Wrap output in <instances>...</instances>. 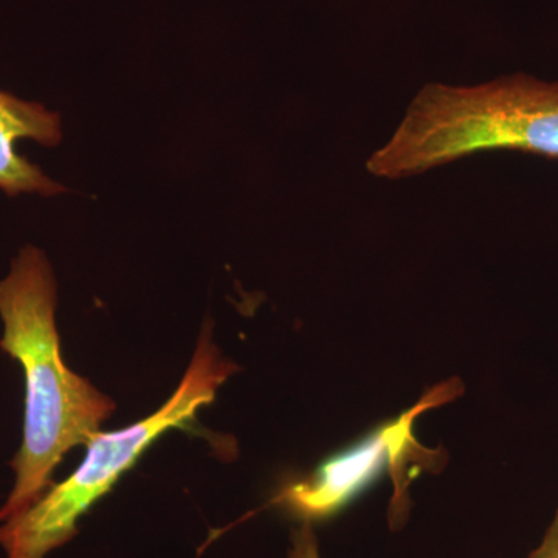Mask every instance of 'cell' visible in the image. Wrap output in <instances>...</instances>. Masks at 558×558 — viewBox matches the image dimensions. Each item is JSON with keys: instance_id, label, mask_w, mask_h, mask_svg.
<instances>
[{"instance_id": "cell-6", "label": "cell", "mask_w": 558, "mask_h": 558, "mask_svg": "<svg viewBox=\"0 0 558 558\" xmlns=\"http://www.w3.org/2000/svg\"><path fill=\"white\" fill-rule=\"evenodd\" d=\"M289 558H322L317 535H315L312 524L301 523V526L292 532V548L289 550Z\"/></svg>"}, {"instance_id": "cell-2", "label": "cell", "mask_w": 558, "mask_h": 558, "mask_svg": "<svg viewBox=\"0 0 558 558\" xmlns=\"http://www.w3.org/2000/svg\"><path fill=\"white\" fill-rule=\"evenodd\" d=\"M490 150L558 160V81L515 73L478 86L427 84L366 170L381 179L413 178Z\"/></svg>"}, {"instance_id": "cell-3", "label": "cell", "mask_w": 558, "mask_h": 558, "mask_svg": "<svg viewBox=\"0 0 558 558\" xmlns=\"http://www.w3.org/2000/svg\"><path fill=\"white\" fill-rule=\"evenodd\" d=\"M236 369L213 343L211 326L205 325L185 376L161 409L119 432H98L68 480L51 486L21 515L0 524V546L7 558H46L75 537L81 517L137 464L143 451L168 429L190 428L197 411L215 400L220 385Z\"/></svg>"}, {"instance_id": "cell-5", "label": "cell", "mask_w": 558, "mask_h": 558, "mask_svg": "<svg viewBox=\"0 0 558 558\" xmlns=\"http://www.w3.org/2000/svg\"><path fill=\"white\" fill-rule=\"evenodd\" d=\"M33 140L54 148L62 140L60 113L35 101H25L0 90V190L9 197L35 193L53 197L65 193L61 183L44 174L38 165L16 150V142Z\"/></svg>"}, {"instance_id": "cell-4", "label": "cell", "mask_w": 558, "mask_h": 558, "mask_svg": "<svg viewBox=\"0 0 558 558\" xmlns=\"http://www.w3.org/2000/svg\"><path fill=\"white\" fill-rule=\"evenodd\" d=\"M462 391L464 385L459 379L429 388L416 405L395 421L380 425L351 449L322 462L306 478L284 484L270 505L301 523L314 524L336 515L363 488L388 472L395 487L388 521L389 526L398 531L410 517L411 481L422 472H439L449 461L442 447L432 450L418 442L414 421L425 411L457 399Z\"/></svg>"}, {"instance_id": "cell-7", "label": "cell", "mask_w": 558, "mask_h": 558, "mask_svg": "<svg viewBox=\"0 0 558 558\" xmlns=\"http://www.w3.org/2000/svg\"><path fill=\"white\" fill-rule=\"evenodd\" d=\"M527 558H558V509L543 535L542 543L529 554Z\"/></svg>"}, {"instance_id": "cell-1", "label": "cell", "mask_w": 558, "mask_h": 558, "mask_svg": "<svg viewBox=\"0 0 558 558\" xmlns=\"http://www.w3.org/2000/svg\"><path fill=\"white\" fill-rule=\"evenodd\" d=\"M57 281L43 250L27 245L0 279V349L17 360L25 377L24 438L11 461L16 483L0 508L14 519L51 486L54 469L76 446H87L112 416L116 403L65 366L57 329Z\"/></svg>"}]
</instances>
